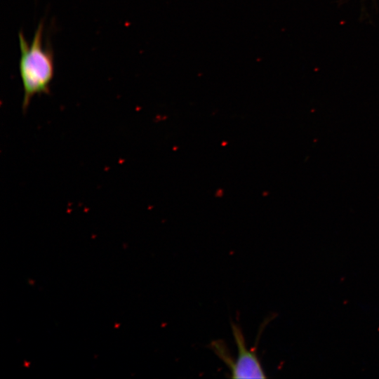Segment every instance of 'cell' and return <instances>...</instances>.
Here are the masks:
<instances>
[{
  "label": "cell",
  "instance_id": "obj_1",
  "mask_svg": "<svg viewBox=\"0 0 379 379\" xmlns=\"http://www.w3.org/2000/svg\"><path fill=\"white\" fill-rule=\"evenodd\" d=\"M44 20L35 31L30 44L22 32L18 33L20 58L19 72L24 95L22 108L25 112L34 96L50 92V84L54 76V58L51 47H44Z\"/></svg>",
  "mask_w": 379,
  "mask_h": 379
},
{
  "label": "cell",
  "instance_id": "obj_2",
  "mask_svg": "<svg viewBox=\"0 0 379 379\" xmlns=\"http://www.w3.org/2000/svg\"><path fill=\"white\" fill-rule=\"evenodd\" d=\"M232 335L237 347V357L230 370L232 378H265V373L259 360L255 347L248 350L241 327L231 323Z\"/></svg>",
  "mask_w": 379,
  "mask_h": 379
}]
</instances>
